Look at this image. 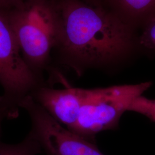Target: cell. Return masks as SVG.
I'll return each instance as SVG.
<instances>
[{"label": "cell", "instance_id": "3957f363", "mask_svg": "<svg viewBox=\"0 0 155 155\" xmlns=\"http://www.w3.org/2000/svg\"><path fill=\"white\" fill-rule=\"evenodd\" d=\"M152 84L147 82L87 89L77 122L70 130L93 142L97 134L116 127L122 114Z\"/></svg>", "mask_w": 155, "mask_h": 155}, {"label": "cell", "instance_id": "52a82bcc", "mask_svg": "<svg viewBox=\"0 0 155 155\" xmlns=\"http://www.w3.org/2000/svg\"><path fill=\"white\" fill-rule=\"evenodd\" d=\"M42 152L40 145L30 132L22 141L15 144L2 142L0 136V155H37Z\"/></svg>", "mask_w": 155, "mask_h": 155}, {"label": "cell", "instance_id": "6da1fadb", "mask_svg": "<svg viewBox=\"0 0 155 155\" xmlns=\"http://www.w3.org/2000/svg\"><path fill=\"white\" fill-rule=\"evenodd\" d=\"M56 6L60 33L55 48L63 64L79 71L82 65L107 63L131 49V31L120 18L76 0H63Z\"/></svg>", "mask_w": 155, "mask_h": 155}, {"label": "cell", "instance_id": "8fae6325", "mask_svg": "<svg viewBox=\"0 0 155 155\" xmlns=\"http://www.w3.org/2000/svg\"><path fill=\"white\" fill-rule=\"evenodd\" d=\"M23 0H0V11H8L20 4Z\"/></svg>", "mask_w": 155, "mask_h": 155}, {"label": "cell", "instance_id": "ba28073f", "mask_svg": "<svg viewBox=\"0 0 155 155\" xmlns=\"http://www.w3.org/2000/svg\"><path fill=\"white\" fill-rule=\"evenodd\" d=\"M124 13L134 18L148 16L155 11V0H111Z\"/></svg>", "mask_w": 155, "mask_h": 155}, {"label": "cell", "instance_id": "5b68a950", "mask_svg": "<svg viewBox=\"0 0 155 155\" xmlns=\"http://www.w3.org/2000/svg\"><path fill=\"white\" fill-rule=\"evenodd\" d=\"M31 122L29 132L47 155H105L91 142L63 127L29 95L20 105Z\"/></svg>", "mask_w": 155, "mask_h": 155}, {"label": "cell", "instance_id": "30bf717a", "mask_svg": "<svg viewBox=\"0 0 155 155\" xmlns=\"http://www.w3.org/2000/svg\"><path fill=\"white\" fill-rule=\"evenodd\" d=\"M140 44L148 48L155 49V18L145 28L140 39Z\"/></svg>", "mask_w": 155, "mask_h": 155}, {"label": "cell", "instance_id": "277c9868", "mask_svg": "<svg viewBox=\"0 0 155 155\" xmlns=\"http://www.w3.org/2000/svg\"><path fill=\"white\" fill-rule=\"evenodd\" d=\"M0 109L6 118H16L20 105L34 90L46 84L24 61L16 36L4 11H0Z\"/></svg>", "mask_w": 155, "mask_h": 155}, {"label": "cell", "instance_id": "8992f818", "mask_svg": "<svg viewBox=\"0 0 155 155\" xmlns=\"http://www.w3.org/2000/svg\"><path fill=\"white\" fill-rule=\"evenodd\" d=\"M86 93L87 89H55L45 84L34 90L30 96L58 122L71 130L77 122Z\"/></svg>", "mask_w": 155, "mask_h": 155}, {"label": "cell", "instance_id": "7a4b0ae2", "mask_svg": "<svg viewBox=\"0 0 155 155\" xmlns=\"http://www.w3.org/2000/svg\"><path fill=\"white\" fill-rule=\"evenodd\" d=\"M4 12L15 33L24 61L41 82L43 71L60 33L56 6L47 0H23Z\"/></svg>", "mask_w": 155, "mask_h": 155}, {"label": "cell", "instance_id": "9c48e42d", "mask_svg": "<svg viewBox=\"0 0 155 155\" xmlns=\"http://www.w3.org/2000/svg\"><path fill=\"white\" fill-rule=\"evenodd\" d=\"M137 112L155 122V100L141 96L133 102L129 110Z\"/></svg>", "mask_w": 155, "mask_h": 155}, {"label": "cell", "instance_id": "7c38bea8", "mask_svg": "<svg viewBox=\"0 0 155 155\" xmlns=\"http://www.w3.org/2000/svg\"><path fill=\"white\" fill-rule=\"evenodd\" d=\"M6 118L4 114V113L0 109V136L1 135V126H2V122L4 121V120Z\"/></svg>", "mask_w": 155, "mask_h": 155}]
</instances>
